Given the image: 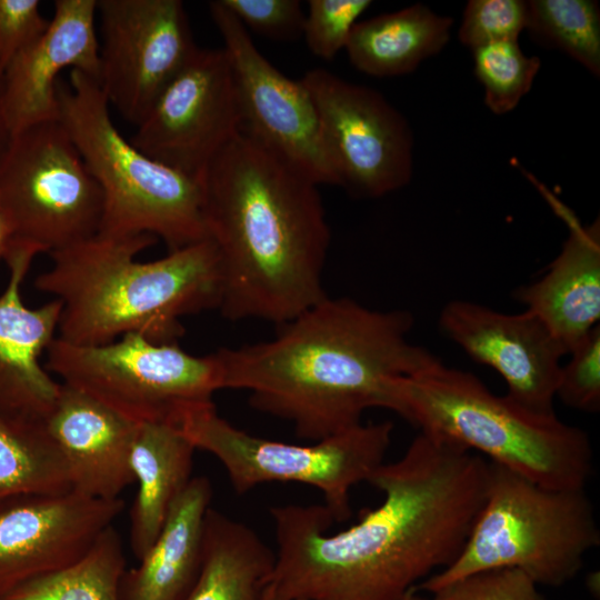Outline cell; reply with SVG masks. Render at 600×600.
<instances>
[{
  "instance_id": "obj_1",
  "label": "cell",
  "mask_w": 600,
  "mask_h": 600,
  "mask_svg": "<svg viewBox=\"0 0 600 600\" xmlns=\"http://www.w3.org/2000/svg\"><path fill=\"white\" fill-rule=\"evenodd\" d=\"M488 473L482 456L420 431L369 478L383 500L351 527L330 533L334 519L324 504L272 507L268 600H398L459 556Z\"/></svg>"
},
{
  "instance_id": "obj_2",
  "label": "cell",
  "mask_w": 600,
  "mask_h": 600,
  "mask_svg": "<svg viewBox=\"0 0 600 600\" xmlns=\"http://www.w3.org/2000/svg\"><path fill=\"white\" fill-rule=\"evenodd\" d=\"M412 326L406 310L326 296L271 340L216 351L222 389L247 390L254 409L313 442L362 423L371 408L400 416L402 381L433 356L409 341Z\"/></svg>"
},
{
  "instance_id": "obj_3",
  "label": "cell",
  "mask_w": 600,
  "mask_h": 600,
  "mask_svg": "<svg viewBox=\"0 0 600 600\" xmlns=\"http://www.w3.org/2000/svg\"><path fill=\"white\" fill-rule=\"evenodd\" d=\"M229 320L282 324L321 299L330 228L318 184L240 131L200 180Z\"/></svg>"
},
{
  "instance_id": "obj_4",
  "label": "cell",
  "mask_w": 600,
  "mask_h": 600,
  "mask_svg": "<svg viewBox=\"0 0 600 600\" xmlns=\"http://www.w3.org/2000/svg\"><path fill=\"white\" fill-rule=\"evenodd\" d=\"M156 241L151 234H96L51 252V267L34 284L62 303L58 338L99 346L138 333L156 343H174L184 333L182 317L219 308L214 243L208 238L158 260H136Z\"/></svg>"
},
{
  "instance_id": "obj_5",
  "label": "cell",
  "mask_w": 600,
  "mask_h": 600,
  "mask_svg": "<svg viewBox=\"0 0 600 600\" xmlns=\"http://www.w3.org/2000/svg\"><path fill=\"white\" fill-rule=\"evenodd\" d=\"M400 416L543 488L584 489L592 473L584 430L497 396L474 374L436 356L402 381Z\"/></svg>"
},
{
  "instance_id": "obj_6",
  "label": "cell",
  "mask_w": 600,
  "mask_h": 600,
  "mask_svg": "<svg viewBox=\"0 0 600 600\" xmlns=\"http://www.w3.org/2000/svg\"><path fill=\"white\" fill-rule=\"evenodd\" d=\"M58 103L59 121L102 192L97 234H151L169 251L208 239L200 182L124 139L96 79L70 70L69 83L58 82Z\"/></svg>"
},
{
  "instance_id": "obj_7",
  "label": "cell",
  "mask_w": 600,
  "mask_h": 600,
  "mask_svg": "<svg viewBox=\"0 0 600 600\" xmlns=\"http://www.w3.org/2000/svg\"><path fill=\"white\" fill-rule=\"evenodd\" d=\"M599 544L584 489L543 488L489 461L484 502L461 552L420 588L433 592L466 576L503 568L522 571L537 586L560 587Z\"/></svg>"
},
{
  "instance_id": "obj_8",
  "label": "cell",
  "mask_w": 600,
  "mask_h": 600,
  "mask_svg": "<svg viewBox=\"0 0 600 600\" xmlns=\"http://www.w3.org/2000/svg\"><path fill=\"white\" fill-rule=\"evenodd\" d=\"M178 427L193 447L223 466L233 490L267 482H298L321 491L334 521L350 517V491L384 463L391 421L360 423L301 446L248 433L220 417L212 403L187 411Z\"/></svg>"
},
{
  "instance_id": "obj_9",
  "label": "cell",
  "mask_w": 600,
  "mask_h": 600,
  "mask_svg": "<svg viewBox=\"0 0 600 600\" xmlns=\"http://www.w3.org/2000/svg\"><path fill=\"white\" fill-rule=\"evenodd\" d=\"M44 368L72 387L140 424L178 426L182 416L212 403L222 390L214 352L196 357L177 342L156 343L138 333L99 346H78L58 337Z\"/></svg>"
},
{
  "instance_id": "obj_10",
  "label": "cell",
  "mask_w": 600,
  "mask_h": 600,
  "mask_svg": "<svg viewBox=\"0 0 600 600\" xmlns=\"http://www.w3.org/2000/svg\"><path fill=\"white\" fill-rule=\"evenodd\" d=\"M103 198L59 120L10 134L0 158V212L11 241L53 252L96 236Z\"/></svg>"
},
{
  "instance_id": "obj_11",
  "label": "cell",
  "mask_w": 600,
  "mask_h": 600,
  "mask_svg": "<svg viewBox=\"0 0 600 600\" xmlns=\"http://www.w3.org/2000/svg\"><path fill=\"white\" fill-rule=\"evenodd\" d=\"M301 82L316 106L337 186L356 197L379 198L410 182L412 131L381 93L320 68Z\"/></svg>"
},
{
  "instance_id": "obj_12",
  "label": "cell",
  "mask_w": 600,
  "mask_h": 600,
  "mask_svg": "<svg viewBox=\"0 0 600 600\" xmlns=\"http://www.w3.org/2000/svg\"><path fill=\"white\" fill-rule=\"evenodd\" d=\"M98 84L109 107L139 126L198 48L180 0H97Z\"/></svg>"
},
{
  "instance_id": "obj_13",
  "label": "cell",
  "mask_w": 600,
  "mask_h": 600,
  "mask_svg": "<svg viewBox=\"0 0 600 600\" xmlns=\"http://www.w3.org/2000/svg\"><path fill=\"white\" fill-rule=\"evenodd\" d=\"M137 128L130 142L138 150L200 182L213 159L241 131L224 49L198 48Z\"/></svg>"
},
{
  "instance_id": "obj_14",
  "label": "cell",
  "mask_w": 600,
  "mask_h": 600,
  "mask_svg": "<svg viewBox=\"0 0 600 600\" xmlns=\"http://www.w3.org/2000/svg\"><path fill=\"white\" fill-rule=\"evenodd\" d=\"M223 40L241 114V131L277 153L316 184L337 186L313 100L261 54L249 31L221 3L209 2Z\"/></svg>"
},
{
  "instance_id": "obj_15",
  "label": "cell",
  "mask_w": 600,
  "mask_h": 600,
  "mask_svg": "<svg viewBox=\"0 0 600 600\" xmlns=\"http://www.w3.org/2000/svg\"><path fill=\"white\" fill-rule=\"evenodd\" d=\"M124 509L121 498L30 493L0 500V599L78 561Z\"/></svg>"
},
{
  "instance_id": "obj_16",
  "label": "cell",
  "mask_w": 600,
  "mask_h": 600,
  "mask_svg": "<svg viewBox=\"0 0 600 600\" xmlns=\"http://www.w3.org/2000/svg\"><path fill=\"white\" fill-rule=\"evenodd\" d=\"M439 327L476 362L496 370L506 396L522 408L553 416L554 399L567 354L544 323L529 311L504 313L468 300H451Z\"/></svg>"
},
{
  "instance_id": "obj_17",
  "label": "cell",
  "mask_w": 600,
  "mask_h": 600,
  "mask_svg": "<svg viewBox=\"0 0 600 600\" xmlns=\"http://www.w3.org/2000/svg\"><path fill=\"white\" fill-rule=\"evenodd\" d=\"M97 0H56L46 31L1 73V109L9 133L59 120L58 82L66 69L98 80Z\"/></svg>"
},
{
  "instance_id": "obj_18",
  "label": "cell",
  "mask_w": 600,
  "mask_h": 600,
  "mask_svg": "<svg viewBox=\"0 0 600 600\" xmlns=\"http://www.w3.org/2000/svg\"><path fill=\"white\" fill-rule=\"evenodd\" d=\"M60 383L46 421L67 463L71 490L96 499L120 498L134 482L131 452L139 424Z\"/></svg>"
},
{
  "instance_id": "obj_19",
  "label": "cell",
  "mask_w": 600,
  "mask_h": 600,
  "mask_svg": "<svg viewBox=\"0 0 600 600\" xmlns=\"http://www.w3.org/2000/svg\"><path fill=\"white\" fill-rule=\"evenodd\" d=\"M39 253L33 246L11 241L3 258L9 279L0 294V396L47 416L61 383L40 357L56 338L62 303L53 299L34 309L23 303L21 286Z\"/></svg>"
},
{
  "instance_id": "obj_20",
  "label": "cell",
  "mask_w": 600,
  "mask_h": 600,
  "mask_svg": "<svg viewBox=\"0 0 600 600\" xmlns=\"http://www.w3.org/2000/svg\"><path fill=\"white\" fill-rule=\"evenodd\" d=\"M569 234L560 253L537 281L516 291L527 311L539 318L567 351L577 347L600 319V221L583 226L551 194Z\"/></svg>"
},
{
  "instance_id": "obj_21",
  "label": "cell",
  "mask_w": 600,
  "mask_h": 600,
  "mask_svg": "<svg viewBox=\"0 0 600 600\" xmlns=\"http://www.w3.org/2000/svg\"><path fill=\"white\" fill-rule=\"evenodd\" d=\"M212 499L204 476L192 477L172 504L167 520L138 566L126 570L119 600H182L202 561L203 526Z\"/></svg>"
},
{
  "instance_id": "obj_22",
  "label": "cell",
  "mask_w": 600,
  "mask_h": 600,
  "mask_svg": "<svg viewBox=\"0 0 600 600\" xmlns=\"http://www.w3.org/2000/svg\"><path fill=\"white\" fill-rule=\"evenodd\" d=\"M197 449L172 423L138 426L131 468L138 491L130 510L129 540L137 560L158 538L168 513L192 479Z\"/></svg>"
},
{
  "instance_id": "obj_23",
  "label": "cell",
  "mask_w": 600,
  "mask_h": 600,
  "mask_svg": "<svg viewBox=\"0 0 600 600\" xmlns=\"http://www.w3.org/2000/svg\"><path fill=\"white\" fill-rule=\"evenodd\" d=\"M274 562L276 552L252 528L210 507L200 571L182 600H261Z\"/></svg>"
},
{
  "instance_id": "obj_24",
  "label": "cell",
  "mask_w": 600,
  "mask_h": 600,
  "mask_svg": "<svg viewBox=\"0 0 600 600\" xmlns=\"http://www.w3.org/2000/svg\"><path fill=\"white\" fill-rule=\"evenodd\" d=\"M452 19L417 3L358 21L346 44L351 64L371 77L409 73L448 43Z\"/></svg>"
},
{
  "instance_id": "obj_25",
  "label": "cell",
  "mask_w": 600,
  "mask_h": 600,
  "mask_svg": "<svg viewBox=\"0 0 600 600\" xmlns=\"http://www.w3.org/2000/svg\"><path fill=\"white\" fill-rule=\"evenodd\" d=\"M46 417L0 398V500L71 491L67 463Z\"/></svg>"
},
{
  "instance_id": "obj_26",
  "label": "cell",
  "mask_w": 600,
  "mask_h": 600,
  "mask_svg": "<svg viewBox=\"0 0 600 600\" xmlns=\"http://www.w3.org/2000/svg\"><path fill=\"white\" fill-rule=\"evenodd\" d=\"M124 571L123 543L111 526L78 561L20 586L3 600H119Z\"/></svg>"
},
{
  "instance_id": "obj_27",
  "label": "cell",
  "mask_w": 600,
  "mask_h": 600,
  "mask_svg": "<svg viewBox=\"0 0 600 600\" xmlns=\"http://www.w3.org/2000/svg\"><path fill=\"white\" fill-rule=\"evenodd\" d=\"M527 28L544 46L563 51L600 76V9L591 0H532Z\"/></svg>"
},
{
  "instance_id": "obj_28",
  "label": "cell",
  "mask_w": 600,
  "mask_h": 600,
  "mask_svg": "<svg viewBox=\"0 0 600 600\" xmlns=\"http://www.w3.org/2000/svg\"><path fill=\"white\" fill-rule=\"evenodd\" d=\"M472 53L487 107L496 114L513 110L532 87L541 66L539 57L526 56L518 41L490 43Z\"/></svg>"
},
{
  "instance_id": "obj_29",
  "label": "cell",
  "mask_w": 600,
  "mask_h": 600,
  "mask_svg": "<svg viewBox=\"0 0 600 600\" xmlns=\"http://www.w3.org/2000/svg\"><path fill=\"white\" fill-rule=\"evenodd\" d=\"M370 0H310L304 13L302 36L316 57L330 61L346 48L359 17Z\"/></svg>"
},
{
  "instance_id": "obj_30",
  "label": "cell",
  "mask_w": 600,
  "mask_h": 600,
  "mask_svg": "<svg viewBox=\"0 0 600 600\" xmlns=\"http://www.w3.org/2000/svg\"><path fill=\"white\" fill-rule=\"evenodd\" d=\"M527 21V1L471 0L463 11L459 39L471 50L494 42L518 41Z\"/></svg>"
},
{
  "instance_id": "obj_31",
  "label": "cell",
  "mask_w": 600,
  "mask_h": 600,
  "mask_svg": "<svg viewBox=\"0 0 600 600\" xmlns=\"http://www.w3.org/2000/svg\"><path fill=\"white\" fill-rule=\"evenodd\" d=\"M561 367L556 398L566 406L589 413L600 410V326L570 352Z\"/></svg>"
},
{
  "instance_id": "obj_32",
  "label": "cell",
  "mask_w": 600,
  "mask_h": 600,
  "mask_svg": "<svg viewBox=\"0 0 600 600\" xmlns=\"http://www.w3.org/2000/svg\"><path fill=\"white\" fill-rule=\"evenodd\" d=\"M432 593V600H544L528 576L507 568L466 576Z\"/></svg>"
},
{
  "instance_id": "obj_33",
  "label": "cell",
  "mask_w": 600,
  "mask_h": 600,
  "mask_svg": "<svg viewBox=\"0 0 600 600\" xmlns=\"http://www.w3.org/2000/svg\"><path fill=\"white\" fill-rule=\"evenodd\" d=\"M246 29L276 40L302 36L304 12L298 0H220Z\"/></svg>"
},
{
  "instance_id": "obj_34",
  "label": "cell",
  "mask_w": 600,
  "mask_h": 600,
  "mask_svg": "<svg viewBox=\"0 0 600 600\" xmlns=\"http://www.w3.org/2000/svg\"><path fill=\"white\" fill-rule=\"evenodd\" d=\"M38 0H0V73L48 28Z\"/></svg>"
},
{
  "instance_id": "obj_35",
  "label": "cell",
  "mask_w": 600,
  "mask_h": 600,
  "mask_svg": "<svg viewBox=\"0 0 600 600\" xmlns=\"http://www.w3.org/2000/svg\"><path fill=\"white\" fill-rule=\"evenodd\" d=\"M10 242L11 233L4 218L0 212V260L4 258Z\"/></svg>"
},
{
  "instance_id": "obj_36",
  "label": "cell",
  "mask_w": 600,
  "mask_h": 600,
  "mask_svg": "<svg viewBox=\"0 0 600 600\" xmlns=\"http://www.w3.org/2000/svg\"><path fill=\"white\" fill-rule=\"evenodd\" d=\"M10 138L9 130L6 126L4 118L1 109V73H0V158L8 144Z\"/></svg>"
},
{
  "instance_id": "obj_37",
  "label": "cell",
  "mask_w": 600,
  "mask_h": 600,
  "mask_svg": "<svg viewBox=\"0 0 600 600\" xmlns=\"http://www.w3.org/2000/svg\"><path fill=\"white\" fill-rule=\"evenodd\" d=\"M398 600H424V599H422L421 597H419L416 593V588H414V589L410 590L409 592H407L401 598H399Z\"/></svg>"
},
{
  "instance_id": "obj_38",
  "label": "cell",
  "mask_w": 600,
  "mask_h": 600,
  "mask_svg": "<svg viewBox=\"0 0 600 600\" xmlns=\"http://www.w3.org/2000/svg\"><path fill=\"white\" fill-rule=\"evenodd\" d=\"M261 600H268V594H267V591H266V589H264V592H263V594H262V598H261Z\"/></svg>"
},
{
  "instance_id": "obj_39",
  "label": "cell",
  "mask_w": 600,
  "mask_h": 600,
  "mask_svg": "<svg viewBox=\"0 0 600 600\" xmlns=\"http://www.w3.org/2000/svg\"><path fill=\"white\" fill-rule=\"evenodd\" d=\"M0 600H3V599H0Z\"/></svg>"
}]
</instances>
